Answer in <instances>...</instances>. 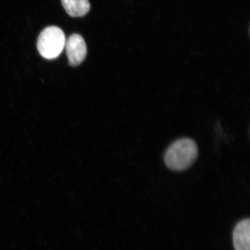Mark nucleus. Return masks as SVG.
Segmentation results:
<instances>
[{
    "mask_svg": "<svg viewBox=\"0 0 250 250\" xmlns=\"http://www.w3.org/2000/svg\"><path fill=\"white\" fill-rule=\"evenodd\" d=\"M198 148L195 141L190 139H181L174 141L167 148L165 154L167 167L174 171H183L189 168L196 161Z\"/></svg>",
    "mask_w": 250,
    "mask_h": 250,
    "instance_id": "f257e3e1",
    "label": "nucleus"
},
{
    "mask_svg": "<svg viewBox=\"0 0 250 250\" xmlns=\"http://www.w3.org/2000/svg\"><path fill=\"white\" fill-rule=\"evenodd\" d=\"M65 39L63 31L57 27L45 28L39 36L37 48L43 58H57L65 47Z\"/></svg>",
    "mask_w": 250,
    "mask_h": 250,
    "instance_id": "f03ea898",
    "label": "nucleus"
},
{
    "mask_svg": "<svg viewBox=\"0 0 250 250\" xmlns=\"http://www.w3.org/2000/svg\"><path fill=\"white\" fill-rule=\"evenodd\" d=\"M64 48H65L69 63L71 66L80 65L86 57V45L80 34H72L66 39Z\"/></svg>",
    "mask_w": 250,
    "mask_h": 250,
    "instance_id": "7ed1b4c3",
    "label": "nucleus"
},
{
    "mask_svg": "<svg viewBox=\"0 0 250 250\" xmlns=\"http://www.w3.org/2000/svg\"><path fill=\"white\" fill-rule=\"evenodd\" d=\"M233 243L235 250H250V220L245 219L236 224L233 231Z\"/></svg>",
    "mask_w": 250,
    "mask_h": 250,
    "instance_id": "20e7f679",
    "label": "nucleus"
},
{
    "mask_svg": "<svg viewBox=\"0 0 250 250\" xmlns=\"http://www.w3.org/2000/svg\"><path fill=\"white\" fill-rule=\"evenodd\" d=\"M62 6L71 17H83L90 9L88 0H62Z\"/></svg>",
    "mask_w": 250,
    "mask_h": 250,
    "instance_id": "39448f33",
    "label": "nucleus"
}]
</instances>
